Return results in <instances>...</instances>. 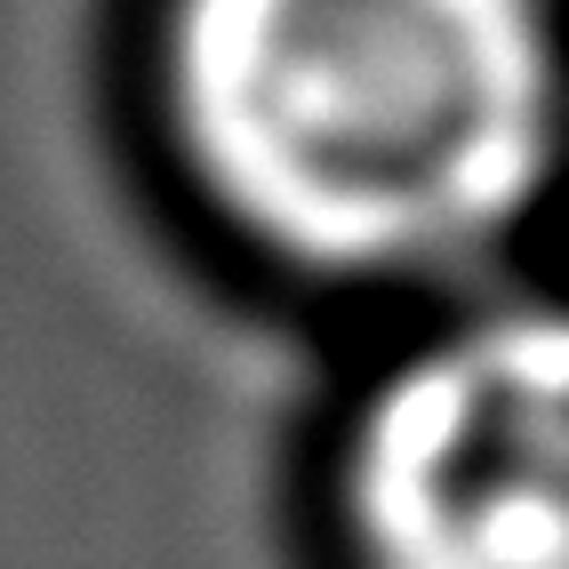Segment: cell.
<instances>
[{
  "mask_svg": "<svg viewBox=\"0 0 569 569\" xmlns=\"http://www.w3.org/2000/svg\"><path fill=\"white\" fill-rule=\"evenodd\" d=\"M369 569H569V306L426 337L346 458Z\"/></svg>",
  "mask_w": 569,
  "mask_h": 569,
  "instance_id": "obj_2",
  "label": "cell"
},
{
  "mask_svg": "<svg viewBox=\"0 0 569 569\" xmlns=\"http://www.w3.org/2000/svg\"><path fill=\"white\" fill-rule=\"evenodd\" d=\"M169 121L209 201L313 273H433L553 169L546 0H169Z\"/></svg>",
  "mask_w": 569,
  "mask_h": 569,
  "instance_id": "obj_1",
  "label": "cell"
}]
</instances>
